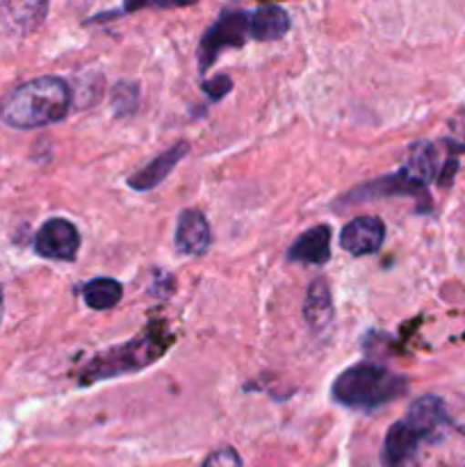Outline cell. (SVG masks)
Returning a JSON list of instances; mask_svg holds the SVG:
<instances>
[{"instance_id": "cell-1", "label": "cell", "mask_w": 465, "mask_h": 467, "mask_svg": "<svg viewBox=\"0 0 465 467\" xmlns=\"http://www.w3.org/2000/svg\"><path fill=\"white\" fill-rule=\"evenodd\" d=\"M71 108V89L57 76H41L9 91L0 103V119L18 130L62 121Z\"/></svg>"}, {"instance_id": "cell-2", "label": "cell", "mask_w": 465, "mask_h": 467, "mask_svg": "<svg viewBox=\"0 0 465 467\" xmlns=\"http://www.w3.org/2000/svg\"><path fill=\"white\" fill-rule=\"evenodd\" d=\"M171 340V333L167 331L164 324H150L141 336L96 354L82 368L80 386H94V383L103 381V379H117L140 372V369L153 365L169 349Z\"/></svg>"}, {"instance_id": "cell-3", "label": "cell", "mask_w": 465, "mask_h": 467, "mask_svg": "<svg viewBox=\"0 0 465 467\" xmlns=\"http://www.w3.org/2000/svg\"><path fill=\"white\" fill-rule=\"evenodd\" d=\"M408 390V379L390 372L383 365L356 363L333 381L331 395L351 410H377Z\"/></svg>"}, {"instance_id": "cell-4", "label": "cell", "mask_w": 465, "mask_h": 467, "mask_svg": "<svg viewBox=\"0 0 465 467\" xmlns=\"http://www.w3.org/2000/svg\"><path fill=\"white\" fill-rule=\"evenodd\" d=\"M251 36H253L251 35V12L226 9L201 36L199 68L208 71L223 48H240Z\"/></svg>"}, {"instance_id": "cell-5", "label": "cell", "mask_w": 465, "mask_h": 467, "mask_svg": "<svg viewBox=\"0 0 465 467\" xmlns=\"http://www.w3.org/2000/svg\"><path fill=\"white\" fill-rule=\"evenodd\" d=\"M35 251L41 258L71 263L80 251V233L67 219H48L36 233Z\"/></svg>"}, {"instance_id": "cell-6", "label": "cell", "mask_w": 465, "mask_h": 467, "mask_svg": "<svg viewBox=\"0 0 465 467\" xmlns=\"http://www.w3.org/2000/svg\"><path fill=\"white\" fill-rule=\"evenodd\" d=\"M404 422L422 438V442H440L450 429L447 404L440 397L424 395L410 404Z\"/></svg>"}, {"instance_id": "cell-7", "label": "cell", "mask_w": 465, "mask_h": 467, "mask_svg": "<svg viewBox=\"0 0 465 467\" xmlns=\"http://www.w3.org/2000/svg\"><path fill=\"white\" fill-rule=\"evenodd\" d=\"M419 445H422V438L404 420L392 424L386 433V441H383V467H418Z\"/></svg>"}, {"instance_id": "cell-8", "label": "cell", "mask_w": 465, "mask_h": 467, "mask_svg": "<svg viewBox=\"0 0 465 467\" xmlns=\"http://www.w3.org/2000/svg\"><path fill=\"white\" fill-rule=\"evenodd\" d=\"M386 240V223L378 217H356L342 228L340 246L351 255L377 254Z\"/></svg>"}, {"instance_id": "cell-9", "label": "cell", "mask_w": 465, "mask_h": 467, "mask_svg": "<svg viewBox=\"0 0 465 467\" xmlns=\"http://www.w3.org/2000/svg\"><path fill=\"white\" fill-rule=\"evenodd\" d=\"M212 244L208 219L199 210H182L176 223V249L185 255H203Z\"/></svg>"}, {"instance_id": "cell-10", "label": "cell", "mask_w": 465, "mask_h": 467, "mask_svg": "<svg viewBox=\"0 0 465 467\" xmlns=\"http://www.w3.org/2000/svg\"><path fill=\"white\" fill-rule=\"evenodd\" d=\"M187 153H190V144H187V141H178V144H173L171 149L164 150V153H160L158 158L150 160L144 169L132 173V176L128 178V185L137 192L155 190V187H158L160 182H162L173 169H176V164L181 162Z\"/></svg>"}, {"instance_id": "cell-11", "label": "cell", "mask_w": 465, "mask_h": 467, "mask_svg": "<svg viewBox=\"0 0 465 467\" xmlns=\"http://www.w3.org/2000/svg\"><path fill=\"white\" fill-rule=\"evenodd\" d=\"M331 258V228L326 223L301 233L287 249V260L299 265H324Z\"/></svg>"}, {"instance_id": "cell-12", "label": "cell", "mask_w": 465, "mask_h": 467, "mask_svg": "<svg viewBox=\"0 0 465 467\" xmlns=\"http://www.w3.org/2000/svg\"><path fill=\"white\" fill-rule=\"evenodd\" d=\"M304 317L310 331L317 333V336L331 331L336 308H333V296L331 290H328V283L324 278H315L308 285V290H305Z\"/></svg>"}, {"instance_id": "cell-13", "label": "cell", "mask_w": 465, "mask_h": 467, "mask_svg": "<svg viewBox=\"0 0 465 467\" xmlns=\"http://www.w3.org/2000/svg\"><path fill=\"white\" fill-rule=\"evenodd\" d=\"M383 194L422 196V199L427 201L424 185L415 181L406 169H401V171L397 173H390V176L386 178H378V181L367 182L365 187H358V190H354L349 196H346V201H351V203H367V201L374 199V196H383Z\"/></svg>"}, {"instance_id": "cell-14", "label": "cell", "mask_w": 465, "mask_h": 467, "mask_svg": "<svg viewBox=\"0 0 465 467\" xmlns=\"http://www.w3.org/2000/svg\"><path fill=\"white\" fill-rule=\"evenodd\" d=\"M290 26V14L278 5H260L251 14V35L258 41H278Z\"/></svg>"}, {"instance_id": "cell-15", "label": "cell", "mask_w": 465, "mask_h": 467, "mask_svg": "<svg viewBox=\"0 0 465 467\" xmlns=\"http://www.w3.org/2000/svg\"><path fill=\"white\" fill-rule=\"evenodd\" d=\"M406 171L415 178L418 182H422L424 187L438 176L440 171V160H438L436 146L429 144V141H419V144H413L408 155V162H406Z\"/></svg>"}, {"instance_id": "cell-16", "label": "cell", "mask_w": 465, "mask_h": 467, "mask_svg": "<svg viewBox=\"0 0 465 467\" xmlns=\"http://www.w3.org/2000/svg\"><path fill=\"white\" fill-rule=\"evenodd\" d=\"M82 299L91 310H109L123 299V287L114 278H91L82 285Z\"/></svg>"}, {"instance_id": "cell-17", "label": "cell", "mask_w": 465, "mask_h": 467, "mask_svg": "<svg viewBox=\"0 0 465 467\" xmlns=\"http://www.w3.org/2000/svg\"><path fill=\"white\" fill-rule=\"evenodd\" d=\"M137 99H140V91H137L135 85H130V82H119L112 94V105L119 114L132 112L137 105Z\"/></svg>"}, {"instance_id": "cell-18", "label": "cell", "mask_w": 465, "mask_h": 467, "mask_svg": "<svg viewBox=\"0 0 465 467\" xmlns=\"http://www.w3.org/2000/svg\"><path fill=\"white\" fill-rule=\"evenodd\" d=\"M201 467H242V459L232 447H222V450L212 451Z\"/></svg>"}, {"instance_id": "cell-19", "label": "cell", "mask_w": 465, "mask_h": 467, "mask_svg": "<svg viewBox=\"0 0 465 467\" xmlns=\"http://www.w3.org/2000/svg\"><path fill=\"white\" fill-rule=\"evenodd\" d=\"M447 404V415H450V427L456 429L460 436H465V397H454Z\"/></svg>"}, {"instance_id": "cell-20", "label": "cell", "mask_w": 465, "mask_h": 467, "mask_svg": "<svg viewBox=\"0 0 465 467\" xmlns=\"http://www.w3.org/2000/svg\"><path fill=\"white\" fill-rule=\"evenodd\" d=\"M231 89H232V80L228 76H223V73L222 76H214V78H210V80L203 82V91L212 100H222Z\"/></svg>"}, {"instance_id": "cell-21", "label": "cell", "mask_w": 465, "mask_h": 467, "mask_svg": "<svg viewBox=\"0 0 465 467\" xmlns=\"http://www.w3.org/2000/svg\"><path fill=\"white\" fill-rule=\"evenodd\" d=\"M463 467H465V465H463Z\"/></svg>"}]
</instances>
